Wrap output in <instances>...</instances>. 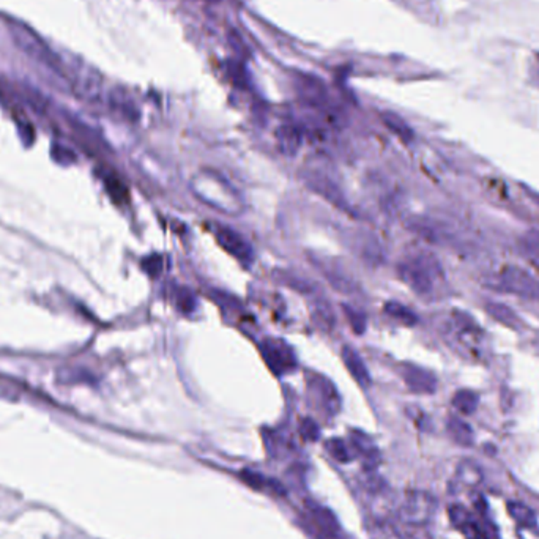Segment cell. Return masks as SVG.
<instances>
[{"label":"cell","instance_id":"obj_25","mask_svg":"<svg viewBox=\"0 0 539 539\" xmlns=\"http://www.w3.org/2000/svg\"><path fill=\"white\" fill-rule=\"evenodd\" d=\"M175 300H177V307L181 311V312H191L194 310L195 306V297L193 295V293L185 289V287H181V289L177 292V295H175Z\"/></svg>","mask_w":539,"mask_h":539},{"label":"cell","instance_id":"obj_4","mask_svg":"<svg viewBox=\"0 0 539 539\" xmlns=\"http://www.w3.org/2000/svg\"><path fill=\"white\" fill-rule=\"evenodd\" d=\"M437 501L428 492L409 491L404 495V500L399 503L396 514L405 525L410 527H423L433 517Z\"/></svg>","mask_w":539,"mask_h":539},{"label":"cell","instance_id":"obj_23","mask_svg":"<svg viewBox=\"0 0 539 539\" xmlns=\"http://www.w3.org/2000/svg\"><path fill=\"white\" fill-rule=\"evenodd\" d=\"M327 450L328 453L331 454V458L334 460L341 462V464H346V462H350V454H348V450L346 443L342 442L341 438H331L327 442Z\"/></svg>","mask_w":539,"mask_h":539},{"label":"cell","instance_id":"obj_13","mask_svg":"<svg viewBox=\"0 0 539 539\" xmlns=\"http://www.w3.org/2000/svg\"><path fill=\"white\" fill-rule=\"evenodd\" d=\"M446 429L450 437L460 446H472L473 445V431L464 419L458 416H450L446 423Z\"/></svg>","mask_w":539,"mask_h":539},{"label":"cell","instance_id":"obj_22","mask_svg":"<svg viewBox=\"0 0 539 539\" xmlns=\"http://www.w3.org/2000/svg\"><path fill=\"white\" fill-rule=\"evenodd\" d=\"M385 312H387L390 317L402 322L404 325H415L418 320L415 314H413L409 307H405L404 305L396 303V302H390L385 305Z\"/></svg>","mask_w":539,"mask_h":539},{"label":"cell","instance_id":"obj_27","mask_svg":"<svg viewBox=\"0 0 539 539\" xmlns=\"http://www.w3.org/2000/svg\"><path fill=\"white\" fill-rule=\"evenodd\" d=\"M319 426L316 421H312V419L306 418L303 419L302 426H300V433H302V437L305 440H310V442H316V440L319 438Z\"/></svg>","mask_w":539,"mask_h":539},{"label":"cell","instance_id":"obj_10","mask_svg":"<svg viewBox=\"0 0 539 539\" xmlns=\"http://www.w3.org/2000/svg\"><path fill=\"white\" fill-rule=\"evenodd\" d=\"M76 87L81 92L82 96H86L87 100L95 101L101 95V79L98 73L89 67H81L76 72Z\"/></svg>","mask_w":539,"mask_h":539},{"label":"cell","instance_id":"obj_2","mask_svg":"<svg viewBox=\"0 0 539 539\" xmlns=\"http://www.w3.org/2000/svg\"><path fill=\"white\" fill-rule=\"evenodd\" d=\"M10 33H11L13 41H15L21 51L29 55V57L33 59L35 62H38L40 65L47 68L49 72H52L64 78L65 74H64V69H62L59 59L55 57L51 49L46 46L45 41L41 40L29 25L18 23V21H13V23H10Z\"/></svg>","mask_w":539,"mask_h":539},{"label":"cell","instance_id":"obj_20","mask_svg":"<svg viewBox=\"0 0 539 539\" xmlns=\"http://www.w3.org/2000/svg\"><path fill=\"white\" fill-rule=\"evenodd\" d=\"M486 310L497 322H500V324L506 325L509 328L519 327V317H517V314L511 311L508 306L492 302V303H487Z\"/></svg>","mask_w":539,"mask_h":539},{"label":"cell","instance_id":"obj_5","mask_svg":"<svg viewBox=\"0 0 539 539\" xmlns=\"http://www.w3.org/2000/svg\"><path fill=\"white\" fill-rule=\"evenodd\" d=\"M497 285L500 290L514 293L517 297L539 300V281L519 267L503 268L497 278Z\"/></svg>","mask_w":539,"mask_h":539},{"label":"cell","instance_id":"obj_21","mask_svg":"<svg viewBox=\"0 0 539 539\" xmlns=\"http://www.w3.org/2000/svg\"><path fill=\"white\" fill-rule=\"evenodd\" d=\"M383 122L387 127L395 132V135L401 139V141L404 142H410L413 139V131L412 128L409 127L407 123H405L401 117L396 115V114H390V112H387V114L383 115Z\"/></svg>","mask_w":539,"mask_h":539},{"label":"cell","instance_id":"obj_14","mask_svg":"<svg viewBox=\"0 0 539 539\" xmlns=\"http://www.w3.org/2000/svg\"><path fill=\"white\" fill-rule=\"evenodd\" d=\"M319 268L324 271L325 278L330 281L331 285H334V289H338L341 292H347V293H352V292H356V284L352 281V278H350L347 273H342L339 271V268L336 267H328V265H325L324 262L319 261Z\"/></svg>","mask_w":539,"mask_h":539},{"label":"cell","instance_id":"obj_28","mask_svg":"<svg viewBox=\"0 0 539 539\" xmlns=\"http://www.w3.org/2000/svg\"><path fill=\"white\" fill-rule=\"evenodd\" d=\"M144 268L152 276H158L161 270H163V259L161 256H152L149 259H145L144 262Z\"/></svg>","mask_w":539,"mask_h":539},{"label":"cell","instance_id":"obj_15","mask_svg":"<svg viewBox=\"0 0 539 539\" xmlns=\"http://www.w3.org/2000/svg\"><path fill=\"white\" fill-rule=\"evenodd\" d=\"M506 509L508 513L511 516V519H513L517 525H519L521 528H533L536 527V514L535 511L528 508L527 505H523V503L521 501H508L506 505Z\"/></svg>","mask_w":539,"mask_h":539},{"label":"cell","instance_id":"obj_18","mask_svg":"<svg viewBox=\"0 0 539 539\" xmlns=\"http://www.w3.org/2000/svg\"><path fill=\"white\" fill-rule=\"evenodd\" d=\"M480 396L472 390H460L453 397L454 409L460 412L462 415H472V413L478 409Z\"/></svg>","mask_w":539,"mask_h":539},{"label":"cell","instance_id":"obj_29","mask_svg":"<svg viewBox=\"0 0 539 539\" xmlns=\"http://www.w3.org/2000/svg\"><path fill=\"white\" fill-rule=\"evenodd\" d=\"M538 73H539V60H538Z\"/></svg>","mask_w":539,"mask_h":539},{"label":"cell","instance_id":"obj_11","mask_svg":"<svg viewBox=\"0 0 539 539\" xmlns=\"http://www.w3.org/2000/svg\"><path fill=\"white\" fill-rule=\"evenodd\" d=\"M342 361H344L350 375H352L353 379L361 385V387H368V385H370V375L368 373L365 361L361 360V356L356 353L350 346L342 347Z\"/></svg>","mask_w":539,"mask_h":539},{"label":"cell","instance_id":"obj_12","mask_svg":"<svg viewBox=\"0 0 539 539\" xmlns=\"http://www.w3.org/2000/svg\"><path fill=\"white\" fill-rule=\"evenodd\" d=\"M276 142L281 153H284L285 157H293L297 155L300 147H302V135L295 127L284 125L276 131Z\"/></svg>","mask_w":539,"mask_h":539},{"label":"cell","instance_id":"obj_8","mask_svg":"<svg viewBox=\"0 0 539 539\" xmlns=\"http://www.w3.org/2000/svg\"><path fill=\"white\" fill-rule=\"evenodd\" d=\"M305 180H306V185L310 186L312 191H316L319 195L325 198L328 202H331V204L338 208L350 212L344 194H342L339 188L336 186L330 178L325 177V175L317 174V172H307Z\"/></svg>","mask_w":539,"mask_h":539},{"label":"cell","instance_id":"obj_3","mask_svg":"<svg viewBox=\"0 0 539 539\" xmlns=\"http://www.w3.org/2000/svg\"><path fill=\"white\" fill-rule=\"evenodd\" d=\"M399 276L410 289L419 295L431 293L433 289V279L438 275V265L429 256H412L405 259L397 267Z\"/></svg>","mask_w":539,"mask_h":539},{"label":"cell","instance_id":"obj_9","mask_svg":"<svg viewBox=\"0 0 539 539\" xmlns=\"http://www.w3.org/2000/svg\"><path fill=\"white\" fill-rule=\"evenodd\" d=\"M402 377L409 390L418 395H432L437 390L436 375L415 365H407L402 369Z\"/></svg>","mask_w":539,"mask_h":539},{"label":"cell","instance_id":"obj_26","mask_svg":"<svg viewBox=\"0 0 539 539\" xmlns=\"http://www.w3.org/2000/svg\"><path fill=\"white\" fill-rule=\"evenodd\" d=\"M459 530L462 531V535L465 536V539H486V531L482 530L472 517H468V519L460 525Z\"/></svg>","mask_w":539,"mask_h":539},{"label":"cell","instance_id":"obj_6","mask_svg":"<svg viewBox=\"0 0 539 539\" xmlns=\"http://www.w3.org/2000/svg\"><path fill=\"white\" fill-rule=\"evenodd\" d=\"M261 353L265 363L276 375L292 373L297 368V356L293 348L283 339L267 338L261 342Z\"/></svg>","mask_w":539,"mask_h":539},{"label":"cell","instance_id":"obj_24","mask_svg":"<svg viewBox=\"0 0 539 539\" xmlns=\"http://www.w3.org/2000/svg\"><path fill=\"white\" fill-rule=\"evenodd\" d=\"M342 307H344V314H346V317L348 319L350 327L353 328V331L356 334H363V331H365V328H366V317H365V314H363L358 310H353L352 306H346L344 305Z\"/></svg>","mask_w":539,"mask_h":539},{"label":"cell","instance_id":"obj_7","mask_svg":"<svg viewBox=\"0 0 539 539\" xmlns=\"http://www.w3.org/2000/svg\"><path fill=\"white\" fill-rule=\"evenodd\" d=\"M215 237L216 240H218L220 246L224 251H227L230 256H234L237 261H240L243 265H249L253 262V248H251L249 243L244 240L240 234L235 232V230L224 226H216Z\"/></svg>","mask_w":539,"mask_h":539},{"label":"cell","instance_id":"obj_1","mask_svg":"<svg viewBox=\"0 0 539 539\" xmlns=\"http://www.w3.org/2000/svg\"><path fill=\"white\" fill-rule=\"evenodd\" d=\"M193 191L199 200L226 215H238L242 200L226 180L215 172H202L193 178Z\"/></svg>","mask_w":539,"mask_h":539},{"label":"cell","instance_id":"obj_16","mask_svg":"<svg viewBox=\"0 0 539 539\" xmlns=\"http://www.w3.org/2000/svg\"><path fill=\"white\" fill-rule=\"evenodd\" d=\"M456 478L462 486L476 487L482 482L481 468L472 460H464V462H460L459 467H458Z\"/></svg>","mask_w":539,"mask_h":539},{"label":"cell","instance_id":"obj_19","mask_svg":"<svg viewBox=\"0 0 539 539\" xmlns=\"http://www.w3.org/2000/svg\"><path fill=\"white\" fill-rule=\"evenodd\" d=\"M353 445L361 456L365 458L368 467H374L379 462V451H377L374 443L370 442V438H368L365 433L353 432Z\"/></svg>","mask_w":539,"mask_h":539},{"label":"cell","instance_id":"obj_17","mask_svg":"<svg viewBox=\"0 0 539 539\" xmlns=\"http://www.w3.org/2000/svg\"><path fill=\"white\" fill-rule=\"evenodd\" d=\"M369 535L373 536V539H402L401 531L397 530L390 517H377L373 527H370Z\"/></svg>","mask_w":539,"mask_h":539}]
</instances>
